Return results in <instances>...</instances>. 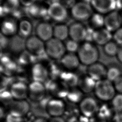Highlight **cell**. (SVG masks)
<instances>
[{
    "mask_svg": "<svg viewBox=\"0 0 122 122\" xmlns=\"http://www.w3.org/2000/svg\"><path fill=\"white\" fill-rule=\"evenodd\" d=\"M77 55L80 62L88 66L97 62L99 57L97 47L92 42L87 41H84L80 45Z\"/></svg>",
    "mask_w": 122,
    "mask_h": 122,
    "instance_id": "obj_1",
    "label": "cell"
},
{
    "mask_svg": "<svg viewBox=\"0 0 122 122\" xmlns=\"http://www.w3.org/2000/svg\"><path fill=\"white\" fill-rule=\"evenodd\" d=\"M93 9L90 3L84 1L76 2L70 9V14L76 21L89 20L93 13Z\"/></svg>",
    "mask_w": 122,
    "mask_h": 122,
    "instance_id": "obj_2",
    "label": "cell"
},
{
    "mask_svg": "<svg viewBox=\"0 0 122 122\" xmlns=\"http://www.w3.org/2000/svg\"><path fill=\"white\" fill-rule=\"evenodd\" d=\"M115 89L113 82L105 79L96 81L94 92L95 96L100 100H112L115 95Z\"/></svg>",
    "mask_w": 122,
    "mask_h": 122,
    "instance_id": "obj_3",
    "label": "cell"
},
{
    "mask_svg": "<svg viewBox=\"0 0 122 122\" xmlns=\"http://www.w3.org/2000/svg\"><path fill=\"white\" fill-rule=\"evenodd\" d=\"M45 53L52 60H61L66 53L64 42L52 38L45 42Z\"/></svg>",
    "mask_w": 122,
    "mask_h": 122,
    "instance_id": "obj_4",
    "label": "cell"
},
{
    "mask_svg": "<svg viewBox=\"0 0 122 122\" xmlns=\"http://www.w3.org/2000/svg\"><path fill=\"white\" fill-rule=\"evenodd\" d=\"M48 14L49 18L58 23H63L68 17V9L59 2L49 5Z\"/></svg>",
    "mask_w": 122,
    "mask_h": 122,
    "instance_id": "obj_5",
    "label": "cell"
},
{
    "mask_svg": "<svg viewBox=\"0 0 122 122\" xmlns=\"http://www.w3.org/2000/svg\"><path fill=\"white\" fill-rule=\"evenodd\" d=\"M18 20L14 18L8 16L1 20L0 32L8 38L18 34Z\"/></svg>",
    "mask_w": 122,
    "mask_h": 122,
    "instance_id": "obj_6",
    "label": "cell"
},
{
    "mask_svg": "<svg viewBox=\"0 0 122 122\" xmlns=\"http://www.w3.org/2000/svg\"><path fill=\"white\" fill-rule=\"evenodd\" d=\"M25 50L31 54L39 56L45 53V42L35 35L25 40Z\"/></svg>",
    "mask_w": 122,
    "mask_h": 122,
    "instance_id": "obj_7",
    "label": "cell"
},
{
    "mask_svg": "<svg viewBox=\"0 0 122 122\" xmlns=\"http://www.w3.org/2000/svg\"><path fill=\"white\" fill-rule=\"evenodd\" d=\"M8 109L9 114L13 116L22 118L29 112L30 105L26 100H14L9 105Z\"/></svg>",
    "mask_w": 122,
    "mask_h": 122,
    "instance_id": "obj_8",
    "label": "cell"
},
{
    "mask_svg": "<svg viewBox=\"0 0 122 122\" xmlns=\"http://www.w3.org/2000/svg\"><path fill=\"white\" fill-rule=\"evenodd\" d=\"M90 4L96 12L106 15L116 9V0H90Z\"/></svg>",
    "mask_w": 122,
    "mask_h": 122,
    "instance_id": "obj_9",
    "label": "cell"
},
{
    "mask_svg": "<svg viewBox=\"0 0 122 122\" xmlns=\"http://www.w3.org/2000/svg\"><path fill=\"white\" fill-rule=\"evenodd\" d=\"M98 105L96 100L92 97L83 98L79 103V109L85 117L91 118L96 114L98 111Z\"/></svg>",
    "mask_w": 122,
    "mask_h": 122,
    "instance_id": "obj_10",
    "label": "cell"
},
{
    "mask_svg": "<svg viewBox=\"0 0 122 122\" xmlns=\"http://www.w3.org/2000/svg\"><path fill=\"white\" fill-rule=\"evenodd\" d=\"M18 63L11 55L3 53L0 59V73L9 77L15 73Z\"/></svg>",
    "mask_w": 122,
    "mask_h": 122,
    "instance_id": "obj_11",
    "label": "cell"
},
{
    "mask_svg": "<svg viewBox=\"0 0 122 122\" xmlns=\"http://www.w3.org/2000/svg\"><path fill=\"white\" fill-rule=\"evenodd\" d=\"M46 90L43 83L33 81L28 85V97L34 102L41 101L45 97Z\"/></svg>",
    "mask_w": 122,
    "mask_h": 122,
    "instance_id": "obj_12",
    "label": "cell"
},
{
    "mask_svg": "<svg viewBox=\"0 0 122 122\" xmlns=\"http://www.w3.org/2000/svg\"><path fill=\"white\" fill-rule=\"evenodd\" d=\"M48 5L42 1H37L27 8V13L35 20H44L48 17Z\"/></svg>",
    "mask_w": 122,
    "mask_h": 122,
    "instance_id": "obj_13",
    "label": "cell"
},
{
    "mask_svg": "<svg viewBox=\"0 0 122 122\" xmlns=\"http://www.w3.org/2000/svg\"><path fill=\"white\" fill-rule=\"evenodd\" d=\"M53 26L48 21H41L34 28L35 35L45 42L53 38Z\"/></svg>",
    "mask_w": 122,
    "mask_h": 122,
    "instance_id": "obj_14",
    "label": "cell"
},
{
    "mask_svg": "<svg viewBox=\"0 0 122 122\" xmlns=\"http://www.w3.org/2000/svg\"><path fill=\"white\" fill-rule=\"evenodd\" d=\"M69 26V38L78 43L85 41L87 28L81 22L75 21Z\"/></svg>",
    "mask_w": 122,
    "mask_h": 122,
    "instance_id": "obj_15",
    "label": "cell"
},
{
    "mask_svg": "<svg viewBox=\"0 0 122 122\" xmlns=\"http://www.w3.org/2000/svg\"><path fill=\"white\" fill-rule=\"evenodd\" d=\"M122 25L121 13L114 10L104 16V28L110 32H114Z\"/></svg>",
    "mask_w": 122,
    "mask_h": 122,
    "instance_id": "obj_16",
    "label": "cell"
},
{
    "mask_svg": "<svg viewBox=\"0 0 122 122\" xmlns=\"http://www.w3.org/2000/svg\"><path fill=\"white\" fill-rule=\"evenodd\" d=\"M65 109V103L61 99L54 98L49 101L46 105L47 112L51 117L61 116Z\"/></svg>",
    "mask_w": 122,
    "mask_h": 122,
    "instance_id": "obj_17",
    "label": "cell"
},
{
    "mask_svg": "<svg viewBox=\"0 0 122 122\" xmlns=\"http://www.w3.org/2000/svg\"><path fill=\"white\" fill-rule=\"evenodd\" d=\"M9 91L14 100H24L28 97V85L22 81L12 83Z\"/></svg>",
    "mask_w": 122,
    "mask_h": 122,
    "instance_id": "obj_18",
    "label": "cell"
},
{
    "mask_svg": "<svg viewBox=\"0 0 122 122\" xmlns=\"http://www.w3.org/2000/svg\"><path fill=\"white\" fill-rule=\"evenodd\" d=\"M107 71L105 66L98 62L89 66L87 69L88 75L96 81L106 79Z\"/></svg>",
    "mask_w": 122,
    "mask_h": 122,
    "instance_id": "obj_19",
    "label": "cell"
},
{
    "mask_svg": "<svg viewBox=\"0 0 122 122\" xmlns=\"http://www.w3.org/2000/svg\"><path fill=\"white\" fill-rule=\"evenodd\" d=\"M25 40L18 34L9 38L7 49L10 54L19 55L24 51Z\"/></svg>",
    "mask_w": 122,
    "mask_h": 122,
    "instance_id": "obj_20",
    "label": "cell"
},
{
    "mask_svg": "<svg viewBox=\"0 0 122 122\" xmlns=\"http://www.w3.org/2000/svg\"><path fill=\"white\" fill-rule=\"evenodd\" d=\"M47 89L54 98L61 99V98L66 97L69 88L61 80H53L50 82Z\"/></svg>",
    "mask_w": 122,
    "mask_h": 122,
    "instance_id": "obj_21",
    "label": "cell"
},
{
    "mask_svg": "<svg viewBox=\"0 0 122 122\" xmlns=\"http://www.w3.org/2000/svg\"><path fill=\"white\" fill-rule=\"evenodd\" d=\"M31 75L33 81L43 83L47 81L49 72L46 66L41 63L37 62L32 67Z\"/></svg>",
    "mask_w": 122,
    "mask_h": 122,
    "instance_id": "obj_22",
    "label": "cell"
},
{
    "mask_svg": "<svg viewBox=\"0 0 122 122\" xmlns=\"http://www.w3.org/2000/svg\"><path fill=\"white\" fill-rule=\"evenodd\" d=\"M34 30L33 25L28 18L24 17L18 20V35L24 39L32 35Z\"/></svg>",
    "mask_w": 122,
    "mask_h": 122,
    "instance_id": "obj_23",
    "label": "cell"
},
{
    "mask_svg": "<svg viewBox=\"0 0 122 122\" xmlns=\"http://www.w3.org/2000/svg\"><path fill=\"white\" fill-rule=\"evenodd\" d=\"M60 60L61 65L69 71L77 69L81 63L77 55L74 53L66 52Z\"/></svg>",
    "mask_w": 122,
    "mask_h": 122,
    "instance_id": "obj_24",
    "label": "cell"
},
{
    "mask_svg": "<svg viewBox=\"0 0 122 122\" xmlns=\"http://www.w3.org/2000/svg\"><path fill=\"white\" fill-rule=\"evenodd\" d=\"M112 39L111 32L104 27L95 30L94 34L93 41L97 44L104 46Z\"/></svg>",
    "mask_w": 122,
    "mask_h": 122,
    "instance_id": "obj_25",
    "label": "cell"
},
{
    "mask_svg": "<svg viewBox=\"0 0 122 122\" xmlns=\"http://www.w3.org/2000/svg\"><path fill=\"white\" fill-rule=\"evenodd\" d=\"M53 37L64 42L69 37V26L64 23H58L53 26Z\"/></svg>",
    "mask_w": 122,
    "mask_h": 122,
    "instance_id": "obj_26",
    "label": "cell"
},
{
    "mask_svg": "<svg viewBox=\"0 0 122 122\" xmlns=\"http://www.w3.org/2000/svg\"><path fill=\"white\" fill-rule=\"evenodd\" d=\"M60 77L61 81L69 88L77 87L80 79L76 73L69 71L62 72Z\"/></svg>",
    "mask_w": 122,
    "mask_h": 122,
    "instance_id": "obj_27",
    "label": "cell"
},
{
    "mask_svg": "<svg viewBox=\"0 0 122 122\" xmlns=\"http://www.w3.org/2000/svg\"><path fill=\"white\" fill-rule=\"evenodd\" d=\"M96 81L88 75L79 79L78 88L83 93H89L94 91Z\"/></svg>",
    "mask_w": 122,
    "mask_h": 122,
    "instance_id": "obj_28",
    "label": "cell"
},
{
    "mask_svg": "<svg viewBox=\"0 0 122 122\" xmlns=\"http://www.w3.org/2000/svg\"><path fill=\"white\" fill-rule=\"evenodd\" d=\"M1 5L7 16H10L21 7L19 0H4Z\"/></svg>",
    "mask_w": 122,
    "mask_h": 122,
    "instance_id": "obj_29",
    "label": "cell"
},
{
    "mask_svg": "<svg viewBox=\"0 0 122 122\" xmlns=\"http://www.w3.org/2000/svg\"><path fill=\"white\" fill-rule=\"evenodd\" d=\"M90 27L94 30L104 27V16L102 14L94 13L89 19Z\"/></svg>",
    "mask_w": 122,
    "mask_h": 122,
    "instance_id": "obj_30",
    "label": "cell"
},
{
    "mask_svg": "<svg viewBox=\"0 0 122 122\" xmlns=\"http://www.w3.org/2000/svg\"><path fill=\"white\" fill-rule=\"evenodd\" d=\"M83 92L77 87L69 88L66 98L71 102L80 103L82 100Z\"/></svg>",
    "mask_w": 122,
    "mask_h": 122,
    "instance_id": "obj_31",
    "label": "cell"
},
{
    "mask_svg": "<svg viewBox=\"0 0 122 122\" xmlns=\"http://www.w3.org/2000/svg\"><path fill=\"white\" fill-rule=\"evenodd\" d=\"M119 46L114 41H111L103 46L104 52L109 56H116Z\"/></svg>",
    "mask_w": 122,
    "mask_h": 122,
    "instance_id": "obj_32",
    "label": "cell"
},
{
    "mask_svg": "<svg viewBox=\"0 0 122 122\" xmlns=\"http://www.w3.org/2000/svg\"><path fill=\"white\" fill-rule=\"evenodd\" d=\"M36 57L37 56L31 54L26 50H25L19 55L18 61L21 64L27 65L33 62L34 58Z\"/></svg>",
    "mask_w": 122,
    "mask_h": 122,
    "instance_id": "obj_33",
    "label": "cell"
},
{
    "mask_svg": "<svg viewBox=\"0 0 122 122\" xmlns=\"http://www.w3.org/2000/svg\"><path fill=\"white\" fill-rule=\"evenodd\" d=\"M121 75V71L116 67L112 66L107 69L106 79L112 82Z\"/></svg>",
    "mask_w": 122,
    "mask_h": 122,
    "instance_id": "obj_34",
    "label": "cell"
},
{
    "mask_svg": "<svg viewBox=\"0 0 122 122\" xmlns=\"http://www.w3.org/2000/svg\"><path fill=\"white\" fill-rule=\"evenodd\" d=\"M64 43L67 52L75 53L77 52L80 47L79 43L70 38L66 40Z\"/></svg>",
    "mask_w": 122,
    "mask_h": 122,
    "instance_id": "obj_35",
    "label": "cell"
},
{
    "mask_svg": "<svg viewBox=\"0 0 122 122\" xmlns=\"http://www.w3.org/2000/svg\"><path fill=\"white\" fill-rule=\"evenodd\" d=\"M14 100L10 91H5L0 92V102L7 107Z\"/></svg>",
    "mask_w": 122,
    "mask_h": 122,
    "instance_id": "obj_36",
    "label": "cell"
},
{
    "mask_svg": "<svg viewBox=\"0 0 122 122\" xmlns=\"http://www.w3.org/2000/svg\"><path fill=\"white\" fill-rule=\"evenodd\" d=\"M112 105L118 112L122 111V93L115 94L112 100Z\"/></svg>",
    "mask_w": 122,
    "mask_h": 122,
    "instance_id": "obj_37",
    "label": "cell"
},
{
    "mask_svg": "<svg viewBox=\"0 0 122 122\" xmlns=\"http://www.w3.org/2000/svg\"><path fill=\"white\" fill-rule=\"evenodd\" d=\"M9 84L8 77L0 73V92L7 91Z\"/></svg>",
    "mask_w": 122,
    "mask_h": 122,
    "instance_id": "obj_38",
    "label": "cell"
},
{
    "mask_svg": "<svg viewBox=\"0 0 122 122\" xmlns=\"http://www.w3.org/2000/svg\"><path fill=\"white\" fill-rule=\"evenodd\" d=\"M113 41L119 45H122V27H121L114 32L112 35Z\"/></svg>",
    "mask_w": 122,
    "mask_h": 122,
    "instance_id": "obj_39",
    "label": "cell"
},
{
    "mask_svg": "<svg viewBox=\"0 0 122 122\" xmlns=\"http://www.w3.org/2000/svg\"><path fill=\"white\" fill-rule=\"evenodd\" d=\"M94 29L91 27L87 28L86 30V34L85 37V41L92 42L93 41V38H94V34L95 31Z\"/></svg>",
    "mask_w": 122,
    "mask_h": 122,
    "instance_id": "obj_40",
    "label": "cell"
},
{
    "mask_svg": "<svg viewBox=\"0 0 122 122\" xmlns=\"http://www.w3.org/2000/svg\"><path fill=\"white\" fill-rule=\"evenodd\" d=\"M113 84L116 91L122 93V75L117 78L113 82Z\"/></svg>",
    "mask_w": 122,
    "mask_h": 122,
    "instance_id": "obj_41",
    "label": "cell"
},
{
    "mask_svg": "<svg viewBox=\"0 0 122 122\" xmlns=\"http://www.w3.org/2000/svg\"><path fill=\"white\" fill-rule=\"evenodd\" d=\"M89 122H107V120L106 117L99 113L91 117Z\"/></svg>",
    "mask_w": 122,
    "mask_h": 122,
    "instance_id": "obj_42",
    "label": "cell"
},
{
    "mask_svg": "<svg viewBox=\"0 0 122 122\" xmlns=\"http://www.w3.org/2000/svg\"><path fill=\"white\" fill-rule=\"evenodd\" d=\"M9 38L0 32V47L3 50L7 49Z\"/></svg>",
    "mask_w": 122,
    "mask_h": 122,
    "instance_id": "obj_43",
    "label": "cell"
},
{
    "mask_svg": "<svg viewBox=\"0 0 122 122\" xmlns=\"http://www.w3.org/2000/svg\"><path fill=\"white\" fill-rule=\"evenodd\" d=\"M19 1L21 6L27 8L38 1V0H19Z\"/></svg>",
    "mask_w": 122,
    "mask_h": 122,
    "instance_id": "obj_44",
    "label": "cell"
},
{
    "mask_svg": "<svg viewBox=\"0 0 122 122\" xmlns=\"http://www.w3.org/2000/svg\"><path fill=\"white\" fill-rule=\"evenodd\" d=\"M22 118L9 114L7 117L6 121L7 122H22Z\"/></svg>",
    "mask_w": 122,
    "mask_h": 122,
    "instance_id": "obj_45",
    "label": "cell"
},
{
    "mask_svg": "<svg viewBox=\"0 0 122 122\" xmlns=\"http://www.w3.org/2000/svg\"><path fill=\"white\" fill-rule=\"evenodd\" d=\"M48 122H65V121L63 118L61 117V116H60V117H52Z\"/></svg>",
    "mask_w": 122,
    "mask_h": 122,
    "instance_id": "obj_46",
    "label": "cell"
},
{
    "mask_svg": "<svg viewBox=\"0 0 122 122\" xmlns=\"http://www.w3.org/2000/svg\"><path fill=\"white\" fill-rule=\"evenodd\" d=\"M116 56L119 61L122 63V45L119 46Z\"/></svg>",
    "mask_w": 122,
    "mask_h": 122,
    "instance_id": "obj_47",
    "label": "cell"
},
{
    "mask_svg": "<svg viewBox=\"0 0 122 122\" xmlns=\"http://www.w3.org/2000/svg\"><path fill=\"white\" fill-rule=\"evenodd\" d=\"M116 8L122 10V0H116Z\"/></svg>",
    "mask_w": 122,
    "mask_h": 122,
    "instance_id": "obj_48",
    "label": "cell"
},
{
    "mask_svg": "<svg viewBox=\"0 0 122 122\" xmlns=\"http://www.w3.org/2000/svg\"><path fill=\"white\" fill-rule=\"evenodd\" d=\"M33 122H49L45 118L42 117H38L35 119Z\"/></svg>",
    "mask_w": 122,
    "mask_h": 122,
    "instance_id": "obj_49",
    "label": "cell"
},
{
    "mask_svg": "<svg viewBox=\"0 0 122 122\" xmlns=\"http://www.w3.org/2000/svg\"><path fill=\"white\" fill-rule=\"evenodd\" d=\"M5 115V112L4 109L0 106V120L4 118Z\"/></svg>",
    "mask_w": 122,
    "mask_h": 122,
    "instance_id": "obj_50",
    "label": "cell"
},
{
    "mask_svg": "<svg viewBox=\"0 0 122 122\" xmlns=\"http://www.w3.org/2000/svg\"><path fill=\"white\" fill-rule=\"evenodd\" d=\"M3 54V50L0 47V59Z\"/></svg>",
    "mask_w": 122,
    "mask_h": 122,
    "instance_id": "obj_51",
    "label": "cell"
},
{
    "mask_svg": "<svg viewBox=\"0 0 122 122\" xmlns=\"http://www.w3.org/2000/svg\"><path fill=\"white\" fill-rule=\"evenodd\" d=\"M4 0H0V6L2 4V3H3V1H4Z\"/></svg>",
    "mask_w": 122,
    "mask_h": 122,
    "instance_id": "obj_52",
    "label": "cell"
},
{
    "mask_svg": "<svg viewBox=\"0 0 122 122\" xmlns=\"http://www.w3.org/2000/svg\"><path fill=\"white\" fill-rule=\"evenodd\" d=\"M121 20H122V13H121Z\"/></svg>",
    "mask_w": 122,
    "mask_h": 122,
    "instance_id": "obj_53",
    "label": "cell"
},
{
    "mask_svg": "<svg viewBox=\"0 0 122 122\" xmlns=\"http://www.w3.org/2000/svg\"><path fill=\"white\" fill-rule=\"evenodd\" d=\"M1 19H0V21H1Z\"/></svg>",
    "mask_w": 122,
    "mask_h": 122,
    "instance_id": "obj_54",
    "label": "cell"
},
{
    "mask_svg": "<svg viewBox=\"0 0 122 122\" xmlns=\"http://www.w3.org/2000/svg\"></svg>",
    "mask_w": 122,
    "mask_h": 122,
    "instance_id": "obj_55",
    "label": "cell"
}]
</instances>
